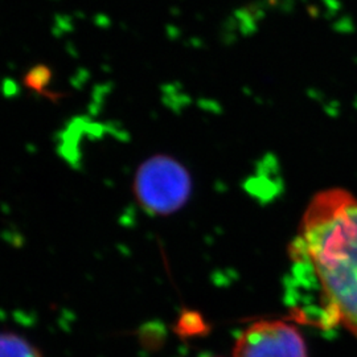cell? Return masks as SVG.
<instances>
[{
	"mask_svg": "<svg viewBox=\"0 0 357 357\" xmlns=\"http://www.w3.org/2000/svg\"><path fill=\"white\" fill-rule=\"evenodd\" d=\"M289 303L298 321L357 336V197L318 193L290 245Z\"/></svg>",
	"mask_w": 357,
	"mask_h": 357,
	"instance_id": "1",
	"label": "cell"
},
{
	"mask_svg": "<svg viewBox=\"0 0 357 357\" xmlns=\"http://www.w3.org/2000/svg\"><path fill=\"white\" fill-rule=\"evenodd\" d=\"M0 357H41L26 339L13 333H0Z\"/></svg>",
	"mask_w": 357,
	"mask_h": 357,
	"instance_id": "4",
	"label": "cell"
},
{
	"mask_svg": "<svg viewBox=\"0 0 357 357\" xmlns=\"http://www.w3.org/2000/svg\"><path fill=\"white\" fill-rule=\"evenodd\" d=\"M135 193L142 206L153 215H169L190 197L191 178L181 165L167 156H156L139 168Z\"/></svg>",
	"mask_w": 357,
	"mask_h": 357,
	"instance_id": "2",
	"label": "cell"
},
{
	"mask_svg": "<svg viewBox=\"0 0 357 357\" xmlns=\"http://www.w3.org/2000/svg\"><path fill=\"white\" fill-rule=\"evenodd\" d=\"M233 357H308L299 331L278 320L258 321L237 339Z\"/></svg>",
	"mask_w": 357,
	"mask_h": 357,
	"instance_id": "3",
	"label": "cell"
}]
</instances>
